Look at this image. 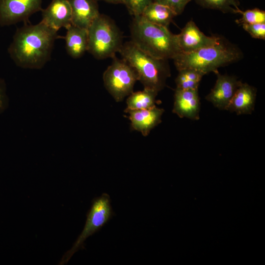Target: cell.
I'll list each match as a JSON object with an SVG mask.
<instances>
[{
	"label": "cell",
	"mask_w": 265,
	"mask_h": 265,
	"mask_svg": "<svg viewBox=\"0 0 265 265\" xmlns=\"http://www.w3.org/2000/svg\"><path fill=\"white\" fill-rule=\"evenodd\" d=\"M140 15L151 23L166 27L177 16L169 7L154 0L145 8Z\"/></svg>",
	"instance_id": "e0dca14e"
},
{
	"label": "cell",
	"mask_w": 265,
	"mask_h": 265,
	"mask_svg": "<svg viewBox=\"0 0 265 265\" xmlns=\"http://www.w3.org/2000/svg\"><path fill=\"white\" fill-rule=\"evenodd\" d=\"M136 71L144 88L158 92L165 86L170 71L167 60L155 57L144 52L132 41L123 43L118 52Z\"/></svg>",
	"instance_id": "277c9868"
},
{
	"label": "cell",
	"mask_w": 265,
	"mask_h": 265,
	"mask_svg": "<svg viewBox=\"0 0 265 265\" xmlns=\"http://www.w3.org/2000/svg\"><path fill=\"white\" fill-rule=\"evenodd\" d=\"M130 31L132 41L151 55L161 59H173L182 53L177 34L168 27L151 23L141 15L133 16Z\"/></svg>",
	"instance_id": "7a4b0ae2"
},
{
	"label": "cell",
	"mask_w": 265,
	"mask_h": 265,
	"mask_svg": "<svg viewBox=\"0 0 265 265\" xmlns=\"http://www.w3.org/2000/svg\"><path fill=\"white\" fill-rule=\"evenodd\" d=\"M241 51L221 38L218 42L190 53H181L174 59L176 69L196 70L204 75L218 72L219 67L239 61Z\"/></svg>",
	"instance_id": "3957f363"
},
{
	"label": "cell",
	"mask_w": 265,
	"mask_h": 265,
	"mask_svg": "<svg viewBox=\"0 0 265 265\" xmlns=\"http://www.w3.org/2000/svg\"><path fill=\"white\" fill-rule=\"evenodd\" d=\"M243 28L254 38L265 39V23L243 24Z\"/></svg>",
	"instance_id": "603a6c76"
},
{
	"label": "cell",
	"mask_w": 265,
	"mask_h": 265,
	"mask_svg": "<svg viewBox=\"0 0 265 265\" xmlns=\"http://www.w3.org/2000/svg\"><path fill=\"white\" fill-rule=\"evenodd\" d=\"M191 0H154L169 7L176 15L181 14Z\"/></svg>",
	"instance_id": "cb8c5ba5"
},
{
	"label": "cell",
	"mask_w": 265,
	"mask_h": 265,
	"mask_svg": "<svg viewBox=\"0 0 265 265\" xmlns=\"http://www.w3.org/2000/svg\"><path fill=\"white\" fill-rule=\"evenodd\" d=\"M102 0L106 2L113 3V4H124L125 0Z\"/></svg>",
	"instance_id": "484cf974"
},
{
	"label": "cell",
	"mask_w": 265,
	"mask_h": 265,
	"mask_svg": "<svg viewBox=\"0 0 265 265\" xmlns=\"http://www.w3.org/2000/svg\"><path fill=\"white\" fill-rule=\"evenodd\" d=\"M8 102L6 83L3 79L0 78V113L6 108Z\"/></svg>",
	"instance_id": "d4e9b609"
},
{
	"label": "cell",
	"mask_w": 265,
	"mask_h": 265,
	"mask_svg": "<svg viewBox=\"0 0 265 265\" xmlns=\"http://www.w3.org/2000/svg\"><path fill=\"white\" fill-rule=\"evenodd\" d=\"M64 39L66 51L72 58H80L87 51V29L71 25L67 28Z\"/></svg>",
	"instance_id": "2e32d148"
},
{
	"label": "cell",
	"mask_w": 265,
	"mask_h": 265,
	"mask_svg": "<svg viewBox=\"0 0 265 265\" xmlns=\"http://www.w3.org/2000/svg\"><path fill=\"white\" fill-rule=\"evenodd\" d=\"M87 51L103 59L116 56L123 45L121 30L108 16L100 14L87 29Z\"/></svg>",
	"instance_id": "5b68a950"
},
{
	"label": "cell",
	"mask_w": 265,
	"mask_h": 265,
	"mask_svg": "<svg viewBox=\"0 0 265 265\" xmlns=\"http://www.w3.org/2000/svg\"><path fill=\"white\" fill-rule=\"evenodd\" d=\"M153 0H125L124 4L130 14L133 16L141 15L145 8Z\"/></svg>",
	"instance_id": "7402d4cb"
},
{
	"label": "cell",
	"mask_w": 265,
	"mask_h": 265,
	"mask_svg": "<svg viewBox=\"0 0 265 265\" xmlns=\"http://www.w3.org/2000/svg\"><path fill=\"white\" fill-rule=\"evenodd\" d=\"M57 31L41 21L17 29L8 48L10 58L20 67L39 69L48 62Z\"/></svg>",
	"instance_id": "6da1fadb"
},
{
	"label": "cell",
	"mask_w": 265,
	"mask_h": 265,
	"mask_svg": "<svg viewBox=\"0 0 265 265\" xmlns=\"http://www.w3.org/2000/svg\"><path fill=\"white\" fill-rule=\"evenodd\" d=\"M72 11V25L87 29L100 15L96 0H68Z\"/></svg>",
	"instance_id": "5bb4252c"
},
{
	"label": "cell",
	"mask_w": 265,
	"mask_h": 265,
	"mask_svg": "<svg viewBox=\"0 0 265 265\" xmlns=\"http://www.w3.org/2000/svg\"><path fill=\"white\" fill-rule=\"evenodd\" d=\"M182 53H190L217 43L221 38L209 36L202 32L192 21L188 22L177 34Z\"/></svg>",
	"instance_id": "30bf717a"
},
{
	"label": "cell",
	"mask_w": 265,
	"mask_h": 265,
	"mask_svg": "<svg viewBox=\"0 0 265 265\" xmlns=\"http://www.w3.org/2000/svg\"><path fill=\"white\" fill-rule=\"evenodd\" d=\"M202 7L217 10L224 13L240 14L239 0H194Z\"/></svg>",
	"instance_id": "ffe728a7"
},
{
	"label": "cell",
	"mask_w": 265,
	"mask_h": 265,
	"mask_svg": "<svg viewBox=\"0 0 265 265\" xmlns=\"http://www.w3.org/2000/svg\"><path fill=\"white\" fill-rule=\"evenodd\" d=\"M217 79L206 99L220 110H226L241 81L233 76L215 73Z\"/></svg>",
	"instance_id": "9c48e42d"
},
{
	"label": "cell",
	"mask_w": 265,
	"mask_h": 265,
	"mask_svg": "<svg viewBox=\"0 0 265 265\" xmlns=\"http://www.w3.org/2000/svg\"><path fill=\"white\" fill-rule=\"evenodd\" d=\"M201 103L198 90L176 89L172 112L180 118H186L192 120L200 118Z\"/></svg>",
	"instance_id": "8fae6325"
},
{
	"label": "cell",
	"mask_w": 265,
	"mask_h": 265,
	"mask_svg": "<svg viewBox=\"0 0 265 265\" xmlns=\"http://www.w3.org/2000/svg\"><path fill=\"white\" fill-rule=\"evenodd\" d=\"M109 195L104 193L95 198L87 212L83 229L72 248L62 257L59 265L67 264L73 255L84 247L86 239L99 231L113 216Z\"/></svg>",
	"instance_id": "8992f818"
},
{
	"label": "cell",
	"mask_w": 265,
	"mask_h": 265,
	"mask_svg": "<svg viewBox=\"0 0 265 265\" xmlns=\"http://www.w3.org/2000/svg\"><path fill=\"white\" fill-rule=\"evenodd\" d=\"M41 22L58 31L72 25V11L68 0H52L47 7L42 10Z\"/></svg>",
	"instance_id": "7c38bea8"
},
{
	"label": "cell",
	"mask_w": 265,
	"mask_h": 265,
	"mask_svg": "<svg viewBox=\"0 0 265 265\" xmlns=\"http://www.w3.org/2000/svg\"><path fill=\"white\" fill-rule=\"evenodd\" d=\"M240 14L241 17L236 20L238 24L242 25L265 23V11L259 8L241 10Z\"/></svg>",
	"instance_id": "44dd1931"
},
{
	"label": "cell",
	"mask_w": 265,
	"mask_h": 265,
	"mask_svg": "<svg viewBox=\"0 0 265 265\" xmlns=\"http://www.w3.org/2000/svg\"><path fill=\"white\" fill-rule=\"evenodd\" d=\"M103 74L105 87L116 102L122 101L133 92L138 80L135 70L124 59L114 56Z\"/></svg>",
	"instance_id": "52a82bcc"
},
{
	"label": "cell",
	"mask_w": 265,
	"mask_h": 265,
	"mask_svg": "<svg viewBox=\"0 0 265 265\" xmlns=\"http://www.w3.org/2000/svg\"><path fill=\"white\" fill-rule=\"evenodd\" d=\"M175 82L176 89L198 90L200 82L204 76L201 73L191 69L179 70Z\"/></svg>",
	"instance_id": "d6986e66"
},
{
	"label": "cell",
	"mask_w": 265,
	"mask_h": 265,
	"mask_svg": "<svg viewBox=\"0 0 265 265\" xmlns=\"http://www.w3.org/2000/svg\"><path fill=\"white\" fill-rule=\"evenodd\" d=\"M256 89L247 83L241 82L233 96L226 110L238 115L250 114L254 111Z\"/></svg>",
	"instance_id": "9a60e30c"
},
{
	"label": "cell",
	"mask_w": 265,
	"mask_h": 265,
	"mask_svg": "<svg viewBox=\"0 0 265 265\" xmlns=\"http://www.w3.org/2000/svg\"><path fill=\"white\" fill-rule=\"evenodd\" d=\"M164 112L163 108L155 106L148 109L129 110L126 113L129 114L132 129L146 136L152 129L161 123Z\"/></svg>",
	"instance_id": "4fadbf2b"
},
{
	"label": "cell",
	"mask_w": 265,
	"mask_h": 265,
	"mask_svg": "<svg viewBox=\"0 0 265 265\" xmlns=\"http://www.w3.org/2000/svg\"><path fill=\"white\" fill-rule=\"evenodd\" d=\"M158 93V91L148 88L132 92L127 99V107L124 111L148 109L155 106Z\"/></svg>",
	"instance_id": "ac0fdd59"
},
{
	"label": "cell",
	"mask_w": 265,
	"mask_h": 265,
	"mask_svg": "<svg viewBox=\"0 0 265 265\" xmlns=\"http://www.w3.org/2000/svg\"><path fill=\"white\" fill-rule=\"evenodd\" d=\"M43 0H0V26L21 22L26 23L33 14L41 11Z\"/></svg>",
	"instance_id": "ba28073f"
}]
</instances>
